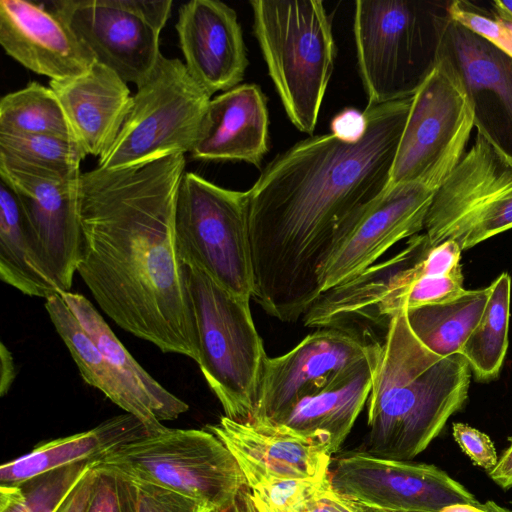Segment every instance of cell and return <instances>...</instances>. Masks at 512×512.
<instances>
[{
	"label": "cell",
	"mask_w": 512,
	"mask_h": 512,
	"mask_svg": "<svg viewBox=\"0 0 512 512\" xmlns=\"http://www.w3.org/2000/svg\"><path fill=\"white\" fill-rule=\"evenodd\" d=\"M132 481L136 492V512H214L207 505L174 491Z\"/></svg>",
	"instance_id": "35"
},
{
	"label": "cell",
	"mask_w": 512,
	"mask_h": 512,
	"mask_svg": "<svg viewBox=\"0 0 512 512\" xmlns=\"http://www.w3.org/2000/svg\"><path fill=\"white\" fill-rule=\"evenodd\" d=\"M0 133L49 135L77 141L56 94L37 82L1 98Z\"/></svg>",
	"instance_id": "30"
},
{
	"label": "cell",
	"mask_w": 512,
	"mask_h": 512,
	"mask_svg": "<svg viewBox=\"0 0 512 512\" xmlns=\"http://www.w3.org/2000/svg\"><path fill=\"white\" fill-rule=\"evenodd\" d=\"M96 475L86 512H136V492L132 480L95 466Z\"/></svg>",
	"instance_id": "34"
},
{
	"label": "cell",
	"mask_w": 512,
	"mask_h": 512,
	"mask_svg": "<svg viewBox=\"0 0 512 512\" xmlns=\"http://www.w3.org/2000/svg\"><path fill=\"white\" fill-rule=\"evenodd\" d=\"M0 44L21 65L50 80L80 76L95 63L54 11L29 1H0Z\"/></svg>",
	"instance_id": "20"
},
{
	"label": "cell",
	"mask_w": 512,
	"mask_h": 512,
	"mask_svg": "<svg viewBox=\"0 0 512 512\" xmlns=\"http://www.w3.org/2000/svg\"><path fill=\"white\" fill-rule=\"evenodd\" d=\"M436 51L459 73L475 125L512 154V58L452 21L444 9L438 17Z\"/></svg>",
	"instance_id": "17"
},
{
	"label": "cell",
	"mask_w": 512,
	"mask_h": 512,
	"mask_svg": "<svg viewBox=\"0 0 512 512\" xmlns=\"http://www.w3.org/2000/svg\"><path fill=\"white\" fill-rule=\"evenodd\" d=\"M452 429L456 443L474 465L488 472L495 468L498 456L488 435L464 423H454Z\"/></svg>",
	"instance_id": "36"
},
{
	"label": "cell",
	"mask_w": 512,
	"mask_h": 512,
	"mask_svg": "<svg viewBox=\"0 0 512 512\" xmlns=\"http://www.w3.org/2000/svg\"><path fill=\"white\" fill-rule=\"evenodd\" d=\"M52 5L95 61L126 83L140 84L162 55L160 33L171 0H62Z\"/></svg>",
	"instance_id": "13"
},
{
	"label": "cell",
	"mask_w": 512,
	"mask_h": 512,
	"mask_svg": "<svg viewBox=\"0 0 512 512\" xmlns=\"http://www.w3.org/2000/svg\"><path fill=\"white\" fill-rule=\"evenodd\" d=\"M0 394L4 396L16 378V368L11 352L4 343L0 346Z\"/></svg>",
	"instance_id": "41"
},
{
	"label": "cell",
	"mask_w": 512,
	"mask_h": 512,
	"mask_svg": "<svg viewBox=\"0 0 512 512\" xmlns=\"http://www.w3.org/2000/svg\"><path fill=\"white\" fill-rule=\"evenodd\" d=\"M328 474L274 481L251 490V497L271 512H301L308 501L329 481Z\"/></svg>",
	"instance_id": "33"
},
{
	"label": "cell",
	"mask_w": 512,
	"mask_h": 512,
	"mask_svg": "<svg viewBox=\"0 0 512 512\" xmlns=\"http://www.w3.org/2000/svg\"><path fill=\"white\" fill-rule=\"evenodd\" d=\"M367 129L364 111L345 108L337 113L330 122L331 134L341 141L354 143L359 141Z\"/></svg>",
	"instance_id": "38"
},
{
	"label": "cell",
	"mask_w": 512,
	"mask_h": 512,
	"mask_svg": "<svg viewBox=\"0 0 512 512\" xmlns=\"http://www.w3.org/2000/svg\"><path fill=\"white\" fill-rule=\"evenodd\" d=\"M85 460L12 485H0V512H61L76 486L95 466Z\"/></svg>",
	"instance_id": "31"
},
{
	"label": "cell",
	"mask_w": 512,
	"mask_h": 512,
	"mask_svg": "<svg viewBox=\"0 0 512 512\" xmlns=\"http://www.w3.org/2000/svg\"><path fill=\"white\" fill-rule=\"evenodd\" d=\"M77 142L86 155L101 157L114 143L132 102L127 83L98 63L84 74L50 80Z\"/></svg>",
	"instance_id": "22"
},
{
	"label": "cell",
	"mask_w": 512,
	"mask_h": 512,
	"mask_svg": "<svg viewBox=\"0 0 512 512\" xmlns=\"http://www.w3.org/2000/svg\"><path fill=\"white\" fill-rule=\"evenodd\" d=\"M489 290H466L460 296L441 303L406 310L414 335L435 354L443 357L459 351L484 312Z\"/></svg>",
	"instance_id": "27"
},
{
	"label": "cell",
	"mask_w": 512,
	"mask_h": 512,
	"mask_svg": "<svg viewBox=\"0 0 512 512\" xmlns=\"http://www.w3.org/2000/svg\"><path fill=\"white\" fill-rule=\"evenodd\" d=\"M380 341L341 328H319L278 357H266L251 423L276 422L302 398L375 358Z\"/></svg>",
	"instance_id": "14"
},
{
	"label": "cell",
	"mask_w": 512,
	"mask_h": 512,
	"mask_svg": "<svg viewBox=\"0 0 512 512\" xmlns=\"http://www.w3.org/2000/svg\"><path fill=\"white\" fill-rule=\"evenodd\" d=\"M443 9L407 0L355 2L354 39L367 106L415 94L435 58Z\"/></svg>",
	"instance_id": "7"
},
{
	"label": "cell",
	"mask_w": 512,
	"mask_h": 512,
	"mask_svg": "<svg viewBox=\"0 0 512 512\" xmlns=\"http://www.w3.org/2000/svg\"><path fill=\"white\" fill-rule=\"evenodd\" d=\"M175 28L189 74L210 96L240 85L248 58L233 8L218 0H191L181 5Z\"/></svg>",
	"instance_id": "18"
},
{
	"label": "cell",
	"mask_w": 512,
	"mask_h": 512,
	"mask_svg": "<svg viewBox=\"0 0 512 512\" xmlns=\"http://www.w3.org/2000/svg\"><path fill=\"white\" fill-rule=\"evenodd\" d=\"M95 466L86 474L71 493L61 512H86L93 484L95 481Z\"/></svg>",
	"instance_id": "39"
},
{
	"label": "cell",
	"mask_w": 512,
	"mask_h": 512,
	"mask_svg": "<svg viewBox=\"0 0 512 512\" xmlns=\"http://www.w3.org/2000/svg\"><path fill=\"white\" fill-rule=\"evenodd\" d=\"M470 367L460 354L443 357L409 327L406 310L380 341L368 397L366 452L411 461L441 433L468 395Z\"/></svg>",
	"instance_id": "3"
},
{
	"label": "cell",
	"mask_w": 512,
	"mask_h": 512,
	"mask_svg": "<svg viewBox=\"0 0 512 512\" xmlns=\"http://www.w3.org/2000/svg\"><path fill=\"white\" fill-rule=\"evenodd\" d=\"M482 507L486 512H512L511 510L502 507L493 501L485 502L482 504Z\"/></svg>",
	"instance_id": "45"
},
{
	"label": "cell",
	"mask_w": 512,
	"mask_h": 512,
	"mask_svg": "<svg viewBox=\"0 0 512 512\" xmlns=\"http://www.w3.org/2000/svg\"><path fill=\"white\" fill-rule=\"evenodd\" d=\"M0 155L63 176L81 174L86 153L75 140L49 135L0 133Z\"/></svg>",
	"instance_id": "32"
},
{
	"label": "cell",
	"mask_w": 512,
	"mask_h": 512,
	"mask_svg": "<svg viewBox=\"0 0 512 512\" xmlns=\"http://www.w3.org/2000/svg\"><path fill=\"white\" fill-rule=\"evenodd\" d=\"M206 430L235 457L247 486L327 475L331 455L320 445L273 422L239 423L226 416Z\"/></svg>",
	"instance_id": "19"
},
{
	"label": "cell",
	"mask_w": 512,
	"mask_h": 512,
	"mask_svg": "<svg viewBox=\"0 0 512 512\" xmlns=\"http://www.w3.org/2000/svg\"><path fill=\"white\" fill-rule=\"evenodd\" d=\"M186 279L197 334V364L225 416L251 423L267 355L250 300L235 296L194 268H186Z\"/></svg>",
	"instance_id": "5"
},
{
	"label": "cell",
	"mask_w": 512,
	"mask_h": 512,
	"mask_svg": "<svg viewBox=\"0 0 512 512\" xmlns=\"http://www.w3.org/2000/svg\"><path fill=\"white\" fill-rule=\"evenodd\" d=\"M469 141L468 134H459L429 175L388 188L372 203L320 268L321 293L356 277L393 245L424 229L437 190L465 153Z\"/></svg>",
	"instance_id": "11"
},
{
	"label": "cell",
	"mask_w": 512,
	"mask_h": 512,
	"mask_svg": "<svg viewBox=\"0 0 512 512\" xmlns=\"http://www.w3.org/2000/svg\"><path fill=\"white\" fill-rule=\"evenodd\" d=\"M377 357L302 398L273 423L320 445L329 455L337 452L368 400Z\"/></svg>",
	"instance_id": "23"
},
{
	"label": "cell",
	"mask_w": 512,
	"mask_h": 512,
	"mask_svg": "<svg viewBox=\"0 0 512 512\" xmlns=\"http://www.w3.org/2000/svg\"><path fill=\"white\" fill-rule=\"evenodd\" d=\"M301 512H372L360 503L340 494L330 480L313 496Z\"/></svg>",
	"instance_id": "37"
},
{
	"label": "cell",
	"mask_w": 512,
	"mask_h": 512,
	"mask_svg": "<svg viewBox=\"0 0 512 512\" xmlns=\"http://www.w3.org/2000/svg\"><path fill=\"white\" fill-rule=\"evenodd\" d=\"M253 31L291 123L312 135L336 58L320 0H252Z\"/></svg>",
	"instance_id": "4"
},
{
	"label": "cell",
	"mask_w": 512,
	"mask_h": 512,
	"mask_svg": "<svg viewBox=\"0 0 512 512\" xmlns=\"http://www.w3.org/2000/svg\"><path fill=\"white\" fill-rule=\"evenodd\" d=\"M490 6V9L495 13L512 19V0H494L490 3Z\"/></svg>",
	"instance_id": "44"
},
{
	"label": "cell",
	"mask_w": 512,
	"mask_h": 512,
	"mask_svg": "<svg viewBox=\"0 0 512 512\" xmlns=\"http://www.w3.org/2000/svg\"><path fill=\"white\" fill-rule=\"evenodd\" d=\"M149 432L133 415L112 417L97 427L71 436L43 442L30 453L0 468V485H12L31 477L85 460H99L117 446Z\"/></svg>",
	"instance_id": "24"
},
{
	"label": "cell",
	"mask_w": 512,
	"mask_h": 512,
	"mask_svg": "<svg viewBox=\"0 0 512 512\" xmlns=\"http://www.w3.org/2000/svg\"><path fill=\"white\" fill-rule=\"evenodd\" d=\"M0 278L21 293L44 298L60 294L38 268L26 232L20 201L0 179Z\"/></svg>",
	"instance_id": "28"
},
{
	"label": "cell",
	"mask_w": 512,
	"mask_h": 512,
	"mask_svg": "<svg viewBox=\"0 0 512 512\" xmlns=\"http://www.w3.org/2000/svg\"><path fill=\"white\" fill-rule=\"evenodd\" d=\"M254 506L258 512H271L269 509H267L265 506H263L261 503L253 500Z\"/></svg>",
	"instance_id": "46"
},
{
	"label": "cell",
	"mask_w": 512,
	"mask_h": 512,
	"mask_svg": "<svg viewBox=\"0 0 512 512\" xmlns=\"http://www.w3.org/2000/svg\"><path fill=\"white\" fill-rule=\"evenodd\" d=\"M489 477L503 490L512 488V443L502 454Z\"/></svg>",
	"instance_id": "40"
},
{
	"label": "cell",
	"mask_w": 512,
	"mask_h": 512,
	"mask_svg": "<svg viewBox=\"0 0 512 512\" xmlns=\"http://www.w3.org/2000/svg\"><path fill=\"white\" fill-rule=\"evenodd\" d=\"M185 156L81 173L82 228L77 273L102 311L163 353L198 361L186 268L174 239Z\"/></svg>",
	"instance_id": "2"
},
{
	"label": "cell",
	"mask_w": 512,
	"mask_h": 512,
	"mask_svg": "<svg viewBox=\"0 0 512 512\" xmlns=\"http://www.w3.org/2000/svg\"><path fill=\"white\" fill-rule=\"evenodd\" d=\"M413 96L367 106L357 142H297L247 191L253 298L270 316L295 322L320 296L323 263L387 189Z\"/></svg>",
	"instance_id": "1"
},
{
	"label": "cell",
	"mask_w": 512,
	"mask_h": 512,
	"mask_svg": "<svg viewBox=\"0 0 512 512\" xmlns=\"http://www.w3.org/2000/svg\"><path fill=\"white\" fill-rule=\"evenodd\" d=\"M248 208L247 191L185 172L176 196L174 239L185 268L200 270L230 293L250 300L254 275Z\"/></svg>",
	"instance_id": "8"
},
{
	"label": "cell",
	"mask_w": 512,
	"mask_h": 512,
	"mask_svg": "<svg viewBox=\"0 0 512 512\" xmlns=\"http://www.w3.org/2000/svg\"><path fill=\"white\" fill-rule=\"evenodd\" d=\"M210 100L180 59L161 55L137 85L120 132L97 167L115 169L191 152Z\"/></svg>",
	"instance_id": "9"
},
{
	"label": "cell",
	"mask_w": 512,
	"mask_h": 512,
	"mask_svg": "<svg viewBox=\"0 0 512 512\" xmlns=\"http://www.w3.org/2000/svg\"><path fill=\"white\" fill-rule=\"evenodd\" d=\"M473 114L459 73L447 57L436 51L413 96L387 189L429 175Z\"/></svg>",
	"instance_id": "16"
},
{
	"label": "cell",
	"mask_w": 512,
	"mask_h": 512,
	"mask_svg": "<svg viewBox=\"0 0 512 512\" xmlns=\"http://www.w3.org/2000/svg\"><path fill=\"white\" fill-rule=\"evenodd\" d=\"M95 466L174 491L214 512L248 487L230 450L206 429L147 432L107 452Z\"/></svg>",
	"instance_id": "6"
},
{
	"label": "cell",
	"mask_w": 512,
	"mask_h": 512,
	"mask_svg": "<svg viewBox=\"0 0 512 512\" xmlns=\"http://www.w3.org/2000/svg\"><path fill=\"white\" fill-rule=\"evenodd\" d=\"M219 512H258L252 501L249 487L242 489L235 499Z\"/></svg>",
	"instance_id": "42"
},
{
	"label": "cell",
	"mask_w": 512,
	"mask_h": 512,
	"mask_svg": "<svg viewBox=\"0 0 512 512\" xmlns=\"http://www.w3.org/2000/svg\"><path fill=\"white\" fill-rule=\"evenodd\" d=\"M45 309L83 380L100 390L126 413L136 417L149 432L164 429L165 426L157 422L124 385L114 368L83 329L61 294L46 299Z\"/></svg>",
	"instance_id": "26"
},
{
	"label": "cell",
	"mask_w": 512,
	"mask_h": 512,
	"mask_svg": "<svg viewBox=\"0 0 512 512\" xmlns=\"http://www.w3.org/2000/svg\"><path fill=\"white\" fill-rule=\"evenodd\" d=\"M267 100L256 84H240L211 99L191 157L242 161L260 169L269 149Z\"/></svg>",
	"instance_id": "21"
},
{
	"label": "cell",
	"mask_w": 512,
	"mask_h": 512,
	"mask_svg": "<svg viewBox=\"0 0 512 512\" xmlns=\"http://www.w3.org/2000/svg\"><path fill=\"white\" fill-rule=\"evenodd\" d=\"M61 296L124 385L157 422L175 420L188 411L186 402L141 367L87 298L70 291Z\"/></svg>",
	"instance_id": "25"
},
{
	"label": "cell",
	"mask_w": 512,
	"mask_h": 512,
	"mask_svg": "<svg viewBox=\"0 0 512 512\" xmlns=\"http://www.w3.org/2000/svg\"><path fill=\"white\" fill-rule=\"evenodd\" d=\"M438 512H486L482 504L479 505H472V504H464V503H458V504H452L445 506Z\"/></svg>",
	"instance_id": "43"
},
{
	"label": "cell",
	"mask_w": 512,
	"mask_h": 512,
	"mask_svg": "<svg viewBox=\"0 0 512 512\" xmlns=\"http://www.w3.org/2000/svg\"><path fill=\"white\" fill-rule=\"evenodd\" d=\"M437 190L425 220L433 245L455 240L461 250L512 228V154L480 126Z\"/></svg>",
	"instance_id": "10"
},
{
	"label": "cell",
	"mask_w": 512,
	"mask_h": 512,
	"mask_svg": "<svg viewBox=\"0 0 512 512\" xmlns=\"http://www.w3.org/2000/svg\"><path fill=\"white\" fill-rule=\"evenodd\" d=\"M80 175L67 177L0 155V179L20 201L35 262L60 294L70 291L81 258Z\"/></svg>",
	"instance_id": "12"
},
{
	"label": "cell",
	"mask_w": 512,
	"mask_h": 512,
	"mask_svg": "<svg viewBox=\"0 0 512 512\" xmlns=\"http://www.w3.org/2000/svg\"><path fill=\"white\" fill-rule=\"evenodd\" d=\"M332 487L372 512H438L452 504L479 505L473 494L438 467L364 452L338 459Z\"/></svg>",
	"instance_id": "15"
},
{
	"label": "cell",
	"mask_w": 512,
	"mask_h": 512,
	"mask_svg": "<svg viewBox=\"0 0 512 512\" xmlns=\"http://www.w3.org/2000/svg\"><path fill=\"white\" fill-rule=\"evenodd\" d=\"M488 290L481 319L459 351L476 378L482 381L498 375L507 352L511 298L509 274H500Z\"/></svg>",
	"instance_id": "29"
}]
</instances>
